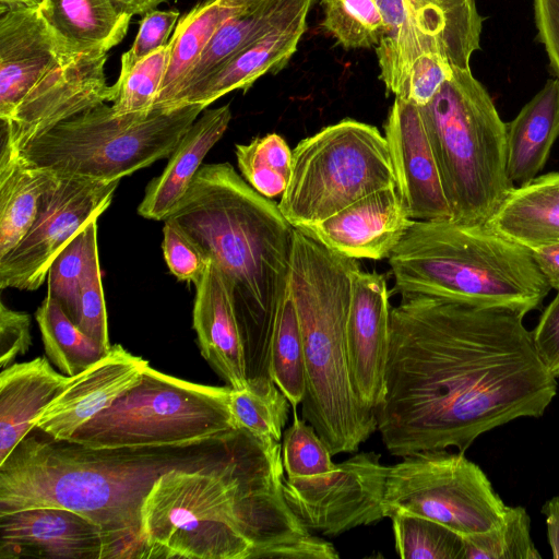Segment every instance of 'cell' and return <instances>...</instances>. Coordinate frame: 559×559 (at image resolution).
Returning a JSON list of instances; mask_svg holds the SVG:
<instances>
[{
  "mask_svg": "<svg viewBox=\"0 0 559 559\" xmlns=\"http://www.w3.org/2000/svg\"><path fill=\"white\" fill-rule=\"evenodd\" d=\"M391 309L377 430L393 455L455 447L544 415L557 378L539 358L524 314L502 307L401 295Z\"/></svg>",
  "mask_w": 559,
  "mask_h": 559,
  "instance_id": "1",
  "label": "cell"
},
{
  "mask_svg": "<svg viewBox=\"0 0 559 559\" xmlns=\"http://www.w3.org/2000/svg\"><path fill=\"white\" fill-rule=\"evenodd\" d=\"M278 441L250 436L224 464L163 474L142 508L146 559H337L284 496Z\"/></svg>",
  "mask_w": 559,
  "mask_h": 559,
  "instance_id": "2",
  "label": "cell"
},
{
  "mask_svg": "<svg viewBox=\"0 0 559 559\" xmlns=\"http://www.w3.org/2000/svg\"><path fill=\"white\" fill-rule=\"evenodd\" d=\"M46 436L28 433L0 464V514L69 509L100 527L103 559H146L142 508L155 481L175 468L217 467L251 435L238 428L198 443L118 449Z\"/></svg>",
  "mask_w": 559,
  "mask_h": 559,
  "instance_id": "3",
  "label": "cell"
},
{
  "mask_svg": "<svg viewBox=\"0 0 559 559\" xmlns=\"http://www.w3.org/2000/svg\"><path fill=\"white\" fill-rule=\"evenodd\" d=\"M165 219L218 267L238 323L247 381L271 378V338L289 280L295 227L229 163L202 165Z\"/></svg>",
  "mask_w": 559,
  "mask_h": 559,
  "instance_id": "4",
  "label": "cell"
},
{
  "mask_svg": "<svg viewBox=\"0 0 559 559\" xmlns=\"http://www.w3.org/2000/svg\"><path fill=\"white\" fill-rule=\"evenodd\" d=\"M358 267L294 229L289 282L305 352L301 415L332 455L357 451L377 430L374 411L358 399L348 369L346 322Z\"/></svg>",
  "mask_w": 559,
  "mask_h": 559,
  "instance_id": "5",
  "label": "cell"
},
{
  "mask_svg": "<svg viewBox=\"0 0 559 559\" xmlns=\"http://www.w3.org/2000/svg\"><path fill=\"white\" fill-rule=\"evenodd\" d=\"M389 262L401 295L509 308L524 316L552 289L532 251L487 223L414 221Z\"/></svg>",
  "mask_w": 559,
  "mask_h": 559,
  "instance_id": "6",
  "label": "cell"
},
{
  "mask_svg": "<svg viewBox=\"0 0 559 559\" xmlns=\"http://www.w3.org/2000/svg\"><path fill=\"white\" fill-rule=\"evenodd\" d=\"M451 219L487 223L514 188L507 170V123L471 68H454L420 107Z\"/></svg>",
  "mask_w": 559,
  "mask_h": 559,
  "instance_id": "7",
  "label": "cell"
},
{
  "mask_svg": "<svg viewBox=\"0 0 559 559\" xmlns=\"http://www.w3.org/2000/svg\"><path fill=\"white\" fill-rule=\"evenodd\" d=\"M205 108L190 104L154 108L146 116H119L103 103L31 140L15 156L57 177L120 181L170 157Z\"/></svg>",
  "mask_w": 559,
  "mask_h": 559,
  "instance_id": "8",
  "label": "cell"
},
{
  "mask_svg": "<svg viewBox=\"0 0 559 559\" xmlns=\"http://www.w3.org/2000/svg\"><path fill=\"white\" fill-rule=\"evenodd\" d=\"M231 388L189 382L147 367L140 380L69 440L91 449L185 445L238 429Z\"/></svg>",
  "mask_w": 559,
  "mask_h": 559,
  "instance_id": "9",
  "label": "cell"
},
{
  "mask_svg": "<svg viewBox=\"0 0 559 559\" xmlns=\"http://www.w3.org/2000/svg\"><path fill=\"white\" fill-rule=\"evenodd\" d=\"M393 186L395 176L384 135L374 126L343 119L296 145L290 179L277 205L298 228Z\"/></svg>",
  "mask_w": 559,
  "mask_h": 559,
  "instance_id": "10",
  "label": "cell"
},
{
  "mask_svg": "<svg viewBox=\"0 0 559 559\" xmlns=\"http://www.w3.org/2000/svg\"><path fill=\"white\" fill-rule=\"evenodd\" d=\"M507 509L487 475L464 452L421 451L390 466L383 498L385 518L402 510L464 537L496 527Z\"/></svg>",
  "mask_w": 559,
  "mask_h": 559,
  "instance_id": "11",
  "label": "cell"
},
{
  "mask_svg": "<svg viewBox=\"0 0 559 559\" xmlns=\"http://www.w3.org/2000/svg\"><path fill=\"white\" fill-rule=\"evenodd\" d=\"M374 1L388 27L374 48L383 84L425 52H438L455 68H471L472 56L481 48L484 22L476 0Z\"/></svg>",
  "mask_w": 559,
  "mask_h": 559,
  "instance_id": "12",
  "label": "cell"
},
{
  "mask_svg": "<svg viewBox=\"0 0 559 559\" xmlns=\"http://www.w3.org/2000/svg\"><path fill=\"white\" fill-rule=\"evenodd\" d=\"M119 180L57 177L21 241L0 258V288L35 290L68 242L110 205Z\"/></svg>",
  "mask_w": 559,
  "mask_h": 559,
  "instance_id": "13",
  "label": "cell"
},
{
  "mask_svg": "<svg viewBox=\"0 0 559 559\" xmlns=\"http://www.w3.org/2000/svg\"><path fill=\"white\" fill-rule=\"evenodd\" d=\"M389 471L381 455L361 452L321 475L285 477L284 496L309 531L335 536L385 518Z\"/></svg>",
  "mask_w": 559,
  "mask_h": 559,
  "instance_id": "14",
  "label": "cell"
},
{
  "mask_svg": "<svg viewBox=\"0 0 559 559\" xmlns=\"http://www.w3.org/2000/svg\"><path fill=\"white\" fill-rule=\"evenodd\" d=\"M107 52L70 58L48 72L2 121L0 158L15 156L31 140L58 123L103 103L114 100L105 66Z\"/></svg>",
  "mask_w": 559,
  "mask_h": 559,
  "instance_id": "15",
  "label": "cell"
},
{
  "mask_svg": "<svg viewBox=\"0 0 559 559\" xmlns=\"http://www.w3.org/2000/svg\"><path fill=\"white\" fill-rule=\"evenodd\" d=\"M391 309L384 276L356 269L346 322L348 369L358 399L373 411L384 394Z\"/></svg>",
  "mask_w": 559,
  "mask_h": 559,
  "instance_id": "16",
  "label": "cell"
},
{
  "mask_svg": "<svg viewBox=\"0 0 559 559\" xmlns=\"http://www.w3.org/2000/svg\"><path fill=\"white\" fill-rule=\"evenodd\" d=\"M395 187L414 221L451 218L441 176L419 106L399 97L384 123Z\"/></svg>",
  "mask_w": 559,
  "mask_h": 559,
  "instance_id": "17",
  "label": "cell"
},
{
  "mask_svg": "<svg viewBox=\"0 0 559 559\" xmlns=\"http://www.w3.org/2000/svg\"><path fill=\"white\" fill-rule=\"evenodd\" d=\"M413 223L393 186L377 190L321 222L297 229L341 255L382 260L389 259Z\"/></svg>",
  "mask_w": 559,
  "mask_h": 559,
  "instance_id": "18",
  "label": "cell"
},
{
  "mask_svg": "<svg viewBox=\"0 0 559 559\" xmlns=\"http://www.w3.org/2000/svg\"><path fill=\"white\" fill-rule=\"evenodd\" d=\"M148 366V361L121 345L111 346L105 357L69 378L66 388L38 416L35 427L56 440H69L133 386Z\"/></svg>",
  "mask_w": 559,
  "mask_h": 559,
  "instance_id": "19",
  "label": "cell"
},
{
  "mask_svg": "<svg viewBox=\"0 0 559 559\" xmlns=\"http://www.w3.org/2000/svg\"><path fill=\"white\" fill-rule=\"evenodd\" d=\"M100 527L59 507L0 514V559H103Z\"/></svg>",
  "mask_w": 559,
  "mask_h": 559,
  "instance_id": "20",
  "label": "cell"
},
{
  "mask_svg": "<svg viewBox=\"0 0 559 559\" xmlns=\"http://www.w3.org/2000/svg\"><path fill=\"white\" fill-rule=\"evenodd\" d=\"M68 59L38 7H0L1 121L48 72Z\"/></svg>",
  "mask_w": 559,
  "mask_h": 559,
  "instance_id": "21",
  "label": "cell"
},
{
  "mask_svg": "<svg viewBox=\"0 0 559 559\" xmlns=\"http://www.w3.org/2000/svg\"><path fill=\"white\" fill-rule=\"evenodd\" d=\"M311 7L275 25L263 36L219 66L189 91L176 107L200 104L204 107L236 91H247L262 75L282 70L297 50L307 28Z\"/></svg>",
  "mask_w": 559,
  "mask_h": 559,
  "instance_id": "22",
  "label": "cell"
},
{
  "mask_svg": "<svg viewBox=\"0 0 559 559\" xmlns=\"http://www.w3.org/2000/svg\"><path fill=\"white\" fill-rule=\"evenodd\" d=\"M193 329L200 352L212 369L231 389L246 388L243 347L233 302L212 260L195 284Z\"/></svg>",
  "mask_w": 559,
  "mask_h": 559,
  "instance_id": "23",
  "label": "cell"
},
{
  "mask_svg": "<svg viewBox=\"0 0 559 559\" xmlns=\"http://www.w3.org/2000/svg\"><path fill=\"white\" fill-rule=\"evenodd\" d=\"M69 376L46 357L13 364L0 373V464L35 428L41 412L66 388Z\"/></svg>",
  "mask_w": 559,
  "mask_h": 559,
  "instance_id": "24",
  "label": "cell"
},
{
  "mask_svg": "<svg viewBox=\"0 0 559 559\" xmlns=\"http://www.w3.org/2000/svg\"><path fill=\"white\" fill-rule=\"evenodd\" d=\"M230 120L228 104L202 111L185 133L164 171L147 185L138 207L141 216L165 221L183 198L205 155L222 139Z\"/></svg>",
  "mask_w": 559,
  "mask_h": 559,
  "instance_id": "25",
  "label": "cell"
},
{
  "mask_svg": "<svg viewBox=\"0 0 559 559\" xmlns=\"http://www.w3.org/2000/svg\"><path fill=\"white\" fill-rule=\"evenodd\" d=\"M38 10L69 58L108 52L123 39L132 17L112 0H41Z\"/></svg>",
  "mask_w": 559,
  "mask_h": 559,
  "instance_id": "26",
  "label": "cell"
},
{
  "mask_svg": "<svg viewBox=\"0 0 559 559\" xmlns=\"http://www.w3.org/2000/svg\"><path fill=\"white\" fill-rule=\"evenodd\" d=\"M559 138V81L548 79L507 123V170L519 186L535 179Z\"/></svg>",
  "mask_w": 559,
  "mask_h": 559,
  "instance_id": "27",
  "label": "cell"
},
{
  "mask_svg": "<svg viewBox=\"0 0 559 559\" xmlns=\"http://www.w3.org/2000/svg\"><path fill=\"white\" fill-rule=\"evenodd\" d=\"M487 224L530 250L559 243V173L514 187Z\"/></svg>",
  "mask_w": 559,
  "mask_h": 559,
  "instance_id": "28",
  "label": "cell"
},
{
  "mask_svg": "<svg viewBox=\"0 0 559 559\" xmlns=\"http://www.w3.org/2000/svg\"><path fill=\"white\" fill-rule=\"evenodd\" d=\"M255 1L258 0H204L179 20L169 40V63L154 108L170 107L183 81L219 26Z\"/></svg>",
  "mask_w": 559,
  "mask_h": 559,
  "instance_id": "29",
  "label": "cell"
},
{
  "mask_svg": "<svg viewBox=\"0 0 559 559\" xmlns=\"http://www.w3.org/2000/svg\"><path fill=\"white\" fill-rule=\"evenodd\" d=\"M56 179L51 171L28 167L16 156L0 158V258L32 227L41 198Z\"/></svg>",
  "mask_w": 559,
  "mask_h": 559,
  "instance_id": "30",
  "label": "cell"
},
{
  "mask_svg": "<svg viewBox=\"0 0 559 559\" xmlns=\"http://www.w3.org/2000/svg\"><path fill=\"white\" fill-rule=\"evenodd\" d=\"M270 376L293 411L306 393L305 352L290 282L280 298L270 346Z\"/></svg>",
  "mask_w": 559,
  "mask_h": 559,
  "instance_id": "31",
  "label": "cell"
},
{
  "mask_svg": "<svg viewBox=\"0 0 559 559\" xmlns=\"http://www.w3.org/2000/svg\"><path fill=\"white\" fill-rule=\"evenodd\" d=\"M35 318L48 359L72 377L105 357L109 350L82 332L61 306L46 296Z\"/></svg>",
  "mask_w": 559,
  "mask_h": 559,
  "instance_id": "32",
  "label": "cell"
},
{
  "mask_svg": "<svg viewBox=\"0 0 559 559\" xmlns=\"http://www.w3.org/2000/svg\"><path fill=\"white\" fill-rule=\"evenodd\" d=\"M97 219L93 218L68 242L52 261L47 274V296L57 300L75 324L81 287L99 267Z\"/></svg>",
  "mask_w": 559,
  "mask_h": 559,
  "instance_id": "33",
  "label": "cell"
},
{
  "mask_svg": "<svg viewBox=\"0 0 559 559\" xmlns=\"http://www.w3.org/2000/svg\"><path fill=\"white\" fill-rule=\"evenodd\" d=\"M229 405L238 428L264 442L281 440L290 404L271 378L231 389Z\"/></svg>",
  "mask_w": 559,
  "mask_h": 559,
  "instance_id": "34",
  "label": "cell"
},
{
  "mask_svg": "<svg viewBox=\"0 0 559 559\" xmlns=\"http://www.w3.org/2000/svg\"><path fill=\"white\" fill-rule=\"evenodd\" d=\"M236 157L242 178L260 194L271 199L286 190L293 151L280 134L269 133L247 144H237Z\"/></svg>",
  "mask_w": 559,
  "mask_h": 559,
  "instance_id": "35",
  "label": "cell"
},
{
  "mask_svg": "<svg viewBox=\"0 0 559 559\" xmlns=\"http://www.w3.org/2000/svg\"><path fill=\"white\" fill-rule=\"evenodd\" d=\"M403 559H464L463 537L433 520L396 510L389 516Z\"/></svg>",
  "mask_w": 559,
  "mask_h": 559,
  "instance_id": "36",
  "label": "cell"
},
{
  "mask_svg": "<svg viewBox=\"0 0 559 559\" xmlns=\"http://www.w3.org/2000/svg\"><path fill=\"white\" fill-rule=\"evenodd\" d=\"M323 28L345 49L376 48L388 35L374 0H321Z\"/></svg>",
  "mask_w": 559,
  "mask_h": 559,
  "instance_id": "37",
  "label": "cell"
},
{
  "mask_svg": "<svg viewBox=\"0 0 559 559\" xmlns=\"http://www.w3.org/2000/svg\"><path fill=\"white\" fill-rule=\"evenodd\" d=\"M464 559H540L524 507H509L496 527L463 537Z\"/></svg>",
  "mask_w": 559,
  "mask_h": 559,
  "instance_id": "38",
  "label": "cell"
},
{
  "mask_svg": "<svg viewBox=\"0 0 559 559\" xmlns=\"http://www.w3.org/2000/svg\"><path fill=\"white\" fill-rule=\"evenodd\" d=\"M170 57V44L120 70L114 86L112 109L116 115H148L155 105Z\"/></svg>",
  "mask_w": 559,
  "mask_h": 559,
  "instance_id": "39",
  "label": "cell"
},
{
  "mask_svg": "<svg viewBox=\"0 0 559 559\" xmlns=\"http://www.w3.org/2000/svg\"><path fill=\"white\" fill-rule=\"evenodd\" d=\"M294 409V421L284 431L282 460L287 477H311L332 471L336 464L316 429Z\"/></svg>",
  "mask_w": 559,
  "mask_h": 559,
  "instance_id": "40",
  "label": "cell"
},
{
  "mask_svg": "<svg viewBox=\"0 0 559 559\" xmlns=\"http://www.w3.org/2000/svg\"><path fill=\"white\" fill-rule=\"evenodd\" d=\"M454 68L444 56L425 52L384 86L395 97L423 107L435 97Z\"/></svg>",
  "mask_w": 559,
  "mask_h": 559,
  "instance_id": "41",
  "label": "cell"
},
{
  "mask_svg": "<svg viewBox=\"0 0 559 559\" xmlns=\"http://www.w3.org/2000/svg\"><path fill=\"white\" fill-rule=\"evenodd\" d=\"M163 253L167 266L179 281L202 280L211 264L205 251L174 222L164 221Z\"/></svg>",
  "mask_w": 559,
  "mask_h": 559,
  "instance_id": "42",
  "label": "cell"
},
{
  "mask_svg": "<svg viewBox=\"0 0 559 559\" xmlns=\"http://www.w3.org/2000/svg\"><path fill=\"white\" fill-rule=\"evenodd\" d=\"M180 13L178 10H152L144 14L131 48L121 56L120 70H127L141 59L168 44Z\"/></svg>",
  "mask_w": 559,
  "mask_h": 559,
  "instance_id": "43",
  "label": "cell"
},
{
  "mask_svg": "<svg viewBox=\"0 0 559 559\" xmlns=\"http://www.w3.org/2000/svg\"><path fill=\"white\" fill-rule=\"evenodd\" d=\"M76 325L106 349L111 348L100 267L96 269L81 287Z\"/></svg>",
  "mask_w": 559,
  "mask_h": 559,
  "instance_id": "44",
  "label": "cell"
},
{
  "mask_svg": "<svg viewBox=\"0 0 559 559\" xmlns=\"http://www.w3.org/2000/svg\"><path fill=\"white\" fill-rule=\"evenodd\" d=\"M31 318L26 312L0 306V367L7 368L20 355L27 353L31 344Z\"/></svg>",
  "mask_w": 559,
  "mask_h": 559,
  "instance_id": "45",
  "label": "cell"
},
{
  "mask_svg": "<svg viewBox=\"0 0 559 559\" xmlns=\"http://www.w3.org/2000/svg\"><path fill=\"white\" fill-rule=\"evenodd\" d=\"M536 352L555 377L559 378V289L555 298L545 308L538 323L532 331Z\"/></svg>",
  "mask_w": 559,
  "mask_h": 559,
  "instance_id": "46",
  "label": "cell"
},
{
  "mask_svg": "<svg viewBox=\"0 0 559 559\" xmlns=\"http://www.w3.org/2000/svg\"><path fill=\"white\" fill-rule=\"evenodd\" d=\"M536 39L544 46L552 74L559 81V0H532Z\"/></svg>",
  "mask_w": 559,
  "mask_h": 559,
  "instance_id": "47",
  "label": "cell"
},
{
  "mask_svg": "<svg viewBox=\"0 0 559 559\" xmlns=\"http://www.w3.org/2000/svg\"><path fill=\"white\" fill-rule=\"evenodd\" d=\"M533 257L552 289H559V243L531 250Z\"/></svg>",
  "mask_w": 559,
  "mask_h": 559,
  "instance_id": "48",
  "label": "cell"
},
{
  "mask_svg": "<svg viewBox=\"0 0 559 559\" xmlns=\"http://www.w3.org/2000/svg\"><path fill=\"white\" fill-rule=\"evenodd\" d=\"M546 520L547 539L554 559H559V495L548 499L542 507Z\"/></svg>",
  "mask_w": 559,
  "mask_h": 559,
  "instance_id": "49",
  "label": "cell"
},
{
  "mask_svg": "<svg viewBox=\"0 0 559 559\" xmlns=\"http://www.w3.org/2000/svg\"><path fill=\"white\" fill-rule=\"evenodd\" d=\"M121 10L130 13L132 16L145 14L155 10L159 4L168 0H112Z\"/></svg>",
  "mask_w": 559,
  "mask_h": 559,
  "instance_id": "50",
  "label": "cell"
},
{
  "mask_svg": "<svg viewBox=\"0 0 559 559\" xmlns=\"http://www.w3.org/2000/svg\"><path fill=\"white\" fill-rule=\"evenodd\" d=\"M41 0H0V7H38Z\"/></svg>",
  "mask_w": 559,
  "mask_h": 559,
  "instance_id": "51",
  "label": "cell"
}]
</instances>
